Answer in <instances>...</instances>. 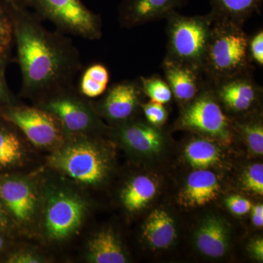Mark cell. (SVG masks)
<instances>
[{
	"instance_id": "6da1fadb",
	"label": "cell",
	"mask_w": 263,
	"mask_h": 263,
	"mask_svg": "<svg viewBox=\"0 0 263 263\" xmlns=\"http://www.w3.org/2000/svg\"><path fill=\"white\" fill-rule=\"evenodd\" d=\"M24 96L40 103L73 86L81 70L79 50L63 33L51 32L27 8L9 9Z\"/></svg>"
},
{
	"instance_id": "7a4b0ae2",
	"label": "cell",
	"mask_w": 263,
	"mask_h": 263,
	"mask_svg": "<svg viewBox=\"0 0 263 263\" xmlns=\"http://www.w3.org/2000/svg\"><path fill=\"white\" fill-rule=\"evenodd\" d=\"M249 41L243 25L214 18L201 66L208 85L250 72Z\"/></svg>"
},
{
	"instance_id": "3957f363",
	"label": "cell",
	"mask_w": 263,
	"mask_h": 263,
	"mask_svg": "<svg viewBox=\"0 0 263 263\" xmlns=\"http://www.w3.org/2000/svg\"><path fill=\"white\" fill-rule=\"evenodd\" d=\"M70 137L72 138L52 154L50 165L78 182L101 183L110 170V161L103 147L86 136Z\"/></svg>"
},
{
	"instance_id": "277c9868",
	"label": "cell",
	"mask_w": 263,
	"mask_h": 263,
	"mask_svg": "<svg viewBox=\"0 0 263 263\" xmlns=\"http://www.w3.org/2000/svg\"><path fill=\"white\" fill-rule=\"evenodd\" d=\"M167 19L168 41L165 60L201 71L214 17L211 13L186 16L175 11Z\"/></svg>"
},
{
	"instance_id": "5b68a950",
	"label": "cell",
	"mask_w": 263,
	"mask_h": 263,
	"mask_svg": "<svg viewBox=\"0 0 263 263\" xmlns=\"http://www.w3.org/2000/svg\"><path fill=\"white\" fill-rule=\"evenodd\" d=\"M26 6L41 20L49 21L59 32L95 41L102 37L100 15L82 0H24Z\"/></svg>"
},
{
	"instance_id": "8992f818",
	"label": "cell",
	"mask_w": 263,
	"mask_h": 263,
	"mask_svg": "<svg viewBox=\"0 0 263 263\" xmlns=\"http://www.w3.org/2000/svg\"><path fill=\"white\" fill-rule=\"evenodd\" d=\"M3 117L35 146H59L65 141V133L59 119L40 107L12 105L5 109Z\"/></svg>"
},
{
	"instance_id": "52a82bcc",
	"label": "cell",
	"mask_w": 263,
	"mask_h": 263,
	"mask_svg": "<svg viewBox=\"0 0 263 263\" xmlns=\"http://www.w3.org/2000/svg\"><path fill=\"white\" fill-rule=\"evenodd\" d=\"M79 95L72 86L52 95L38 106L59 119L66 136H86L100 127L92 107Z\"/></svg>"
},
{
	"instance_id": "ba28073f",
	"label": "cell",
	"mask_w": 263,
	"mask_h": 263,
	"mask_svg": "<svg viewBox=\"0 0 263 263\" xmlns=\"http://www.w3.org/2000/svg\"><path fill=\"white\" fill-rule=\"evenodd\" d=\"M184 129L199 132L222 141L231 139L229 119L223 112L212 89H202L187 104L179 119Z\"/></svg>"
},
{
	"instance_id": "9c48e42d",
	"label": "cell",
	"mask_w": 263,
	"mask_h": 263,
	"mask_svg": "<svg viewBox=\"0 0 263 263\" xmlns=\"http://www.w3.org/2000/svg\"><path fill=\"white\" fill-rule=\"evenodd\" d=\"M84 200L76 194L56 190L48 195L45 209V230L48 238L65 240L79 229L86 214Z\"/></svg>"
},
{
	"instance_id": "30bf717a",
	"label": "cell",
	"mask_w": 263,
	"mask_h": 263,
	"mask_svg": "<svg viewBox=\"0 0 263 263\" xmlns=\"http://www.w3.org/2000/svg\"><path fill=\"white\" fill-rule=\"evenodd\" d=\"M0 199L15 220L30 222L37 212V191L29 180L19 176H0Z\"/></svg>"
},
{
	"instance_id": "8fae6325",
	"label": "cell",
	"mask_w": 263,
	"mask_h": 263,
	"mask_svg": "<svg viewBox=\"0 0 263 263\" xmlns=\"http://www.w3.org/2000/svg\"><path fill=\"white\" fill-rule=\"evenodd\" d=\"M218 102L234 113H245L253 108L260 93V88L250 72L229 78L212 85Z\"/></svg>"
},
{
	"instance_id": "7c38bea8",
	"label": "cell",
	"mask_w": 263,
	"mask_h": 263,
	"mask_svg": "<svg viewBox=\"0 0 263 263\" xmlns=\"http://www.w3.org/2000/svg\"><path fill=\"white\" fill-rule=\"evenodd\" d=\"M185 0H123L119 8L122 27L133 28L161 18H167Z\"/></svg>"
},
{
	"instance_id": "4fadbf2b",
	"label": "cell",
	"mask_w": 263,
	"mask_h": 263,
	"mask_svg": "<svg viewBox=\"0 0 263 263\" xmlns=\"http://www.w3.org/2000/svg\"><path fill=\"white\" fill-rule=\"evenodd\" d=\"M139 82L124 81L110 86L100 105L105 117L116 122L127 120L136 112L141 101Z\"/></svg>"
},
{
	"instance_id": "5bb4252c",
	"label": "cell",
	"mask_w": 263,
	"mask_h": 263,
	"mask_svg": "<svg viewBox=\"0 0 263 263\" xmlns=\"http://www.w3.org/2000/svg\"><path fill=\"white\" fill-rule=\"evenodd\" d=\"M163 69L173 97L180 103L193 101L201 91L202 85H205L202 84L201 71L190 66L164 59Z\"/></svg>"
},
{
	"instance_id": "9a60e30c",
	"label": "cell",
	"mask_w": 263,
	"mask_h": 263,
	"mask_svg": "<svg viewBox=\"0 0 263 263\" xmlns=\"http://www.w3.org/2000/svg\"><path fill=\"white\" fill-rule=\"evenodd\" d=\"M159 127L141 122L124 123L118 136L127 147L143 154L157 153L163 146L164 137Z\"/></svg>"
},
{
	"instance_id": "2e32d148",
	"label": "cell",
	"mask_w": 263,
	"mask_h": 263,
	"mask_svg": "<svg viewBox=\"0 0 263 263\" xmlns=\"http://www.w3.org/2000/svg\"><path fill=\"white\" fill-rule=\"evenodd\" d=\"M219 189L214 173L206 169H197L188 176L181 200L188 206H201L215 200Z\"/></svg>"
},
{
	"instance_id": "e0dca14e",
	"label": "cell",
	"mask_w": 263,
	"mask_h": 263,
	"mask_svg": "<svg viewBox=\"0 0 263 263\" xmlns=\"http://www.w3.org/2000/svg\"><path fill=\"white\" fill-rule=\"evenodd\" d=\"M199 250L212 257H220L228 248V230L224 223L217 218H209L202 222L196 234Z\"/></svg>"
},
{
	"instance_id": "ac0fdd59",
	"label": "cell",
	"mask_w": 263,
	"mask_h": 263,
	"mask_svg": "<svg viewBox=\"0 0 263 263\" xmlns=\"http://www.w3.org/2000/svg\"><path fill=\"white\" fill-rule=\"evenodd\" d=\"M87 259L94 263L127 262V257L120 241L110 230L100 232L90 240Z\"/></svg>"
},
{
	"instance_id": "d6986e66",
	"label": "cell",
	"mask_w": 263,
	"mask_h": 263,
	"mask_svg": "<svg viewBox=\"0 0 263 263\" xmlns=\"http://www.w3.org/2000/svg\"><path fill=\"white\" fill-rule=\"evenodd\" d=\"M143 237L153 248H167L176 238L174 219L165 211H154L145 222Z\"/></svg>"
},
{
	"instance_id": "ffe728a7",
	"label": "cell",
	"mask_w": 263,
	"mask_h": 263,
	"mask_svg": "<svg viewBox=\"0 0 263 263\" xmlns=\"http://www.w3.org/2000/svg\"><path fill=\"white\" fill-rule=\"evenodd\" d=\"M262 0H212L211 13L214 18L243 25L255 12L259 11Z\"/></svg>"
},
{
	"instance_id": "44dd1931",
	"label": "cell",
	"mask_w": 263,
	"mask_h": 263,
	"mask_svg": "<svg viewBox=\"0 0 263 263\" xmlns=\"http://www.w3.org/2000/svg\"><path fill=\"white\" fill-rule=\"evenodd\" d=\"M157 185L153 180L146 176L135 178L124 189L122 200L129 212H137L146 206L155 197Z\"/></svg>"
},
{
	"instance_id": "7402d4cb",
	"label": "cell",
	"mask_w": 263,
	"mask_h": 263,
	"mask_svg": "<svg viewBox=\"0 0 263 263\" xmlns=\"http://www.w3.org/2000/svg\"><path fill=\"white\" fill-rule=\"evenodd\" d=\"M185 158L196 169H207L220 160V154L215 144L205 139L190 142L185 149Z\"/></svg>"
},
{
	"instance_id": "603a6c76",
	"label": "cell",
	"mask_w": 263,
	"mask_h": 263,
	"mask_svg": "<svg viewBox=\"0 0 263 263\" xmlns=\"http://www.w3.org/2000/svg\"><path fill=\"white\" fill-rule=\"evenodd\" d=\"M109 80V72L105 65L102 64L90 65L81 76L79 92L86 98H97L106 91Z\"/></svg>"
},
{
	"instance_id": "cb8c5ba5",
	"label": "cell",
	"mask_w": 263,
	"mask_h": 263,
	"mask_svg": "<svg viewBox=\"0 0 263 263\" xmlns=\"http://www.w3.org/2000/svg\"><path fill=\"white\" fill-rule=\"evenodd\" d=\"M23 144L14 131L0 126V167L20 163L24 156Z\"/></svg>"
},
{
	"instance_id": "d4e9b609",
	"label": "cell",
	"mask_w": 263,
	"mask_h": 263,
	"mask_svg": "<svg viewBox=\"0 0 263 263\" xmlns=\"http://www.w3.org/2000/svg\"><path fill=\"white\" fill-rule=\"evenodd\" d=\"M138 82L142 91L150 98L151 101L163 105L171 102L173 97L171 88L167 81L159 76L141 77Z\"/></svg>"
},
{
	"instance_id": "484cf974",
	"label": "cell",
	"mask_w": 263,
	"mask_h": 263,
	"mask_svg": "<svg viewBox=\"0 0 263 263\" xmlns=\"http://www.w3.org/2000/svg\"><path fill=\"white\" fill-rule=\"evenodd\" d=\"M13 46V20L9 9L0 2V57H9Z\"/></svg>"
},
{
	"instance_id": "4316f807",
	"label": "cell",
	"mask_w": 263,
	"mask_h": 263,
	"mask_svg": "<svg viewBox=\"0 0 263 263\" xmlns=\"http://www.w3.org/2000/svg\"><path fill=\"white\" fill-rule=\"evenodd\" d=\"M240 131L243 133L246 141L254 154L262 155L263 154V127L259 122H247L238 124Z\"/></svg>"
},
{
	"instance_id": "83f0119b",
	"label": "cell",
	"mask_w": 263,
	"mask_h": 263,
	"mask_svg": "<svg viewBox=\"0 0 263 263\" xmlns=\"http://www.w3.org/2000/svg\"><path fill=\"white\" fill-rule=\"evenodd\" d=\"M243 185L249 191L257 195H263V165L254 164L246 171L243 179Z\"/></svg>"
},
{
	"instance_id": "f1b7e54d",
	"label": "cell",
	"mask_w": 263,
	"mask_h": 263,
	"mask_svg": "<svg viewBox=\"0 0 263 263\" xmlns=\"http://www.w3.org/2000/svg\"><path fill=\"white\" fill-rule=\"evenodd\" d=\"M148 124L160 127L167 119L168 113L163 104L150 101L141 105Z\"/></svg>"
},
{
	"instance_id": "f546056e",
	"label": "cell",
	"mask_w": 263,
	"mask_h": 263,
	"mask_svg": "<svg viewBox=\"0 0 263 263\" xmlns=\"http://www.w3.org/2000/svg\"><path fill=\"white\" fill-rule=\"evenodd\" d=\"M249 53L251 60L259 66L263 65V32L259 30L252 37H249Z\"/></svg>"
},
{
	"instance_id": "4dcf8cb0",
	"label": "cell",
	"mask_w": 263,
	"mask_h": 263,
	"mask_svg": "<svg viewBox=\"0 0 263 263\" xmlns=\"http://www.w3.org/2000/svg\"><path fill=\"white\" fill-rule=\"evenodd\" d=\"M227 206L233 214L237 215H245L251 210L252 205L251 202L239 195H232L226 200Z\"/></svg>"
},
{
	"instance_id": "1f68e13d",
	"label": "cell",
	"mask_w": 263,
	"mask_h": 263,
	"mask_svg": "<svg viewBox=\"0 0 263 263\" xmlns=\"http://www.w3.org/2000/svg\"><path fill=\"white\" fill-rule=\"evenodd\" d=\"M9 60V57H0V103L9 102L10 95L6 79L5 68Z\"/></svg>"
},
{
	"instance_id": "d6a6232c",
	"label": "cell",
	"mask_w": 263,
	"mask_h": 263,
	"mask_svg": "<svg viewBox=\"0 0 263 263\" xmlns=\"http://www.w3.org/2000/svg\"><path fill=\"white\" fill-rule=\"evenodd\" d=\"M43 259L37 254L29 252H22L13 254L8 259V262L12 263H39Z\"/></svg>"
},
{
	"instance_id": "836d02e7",
	"label": "cell",
	"mask_w": 263,
	"mask_h": 263,
	"mask_svg": "<svg viewBox=\"0 0 263 263\" xmlns=\"http://www.w3.org/2000/svg\"><path fill=\"white\" fill-rule=\"evenodd\" d=\"M252 219L254 226L262 227L263 226V206L262 204L252 207Z\"/></svg>"
},
{
	"instance_id": "e575fe53",
	"label": "cell",
	"mask_w": 263,
	"mask_h": 263,
	"mask_svg": "<svg viewBox=\"0 0 263 263\" xmlns=\"http://www.w3.org/2000/svg\"><path fill=\"white\" fill-rule=\"evenodd\" d=\"M249 251L253 254L256 259L259 261L263 259V240L262 239H257L251 243L249 247Z\"/></svg>"
},
{
	"instance_id": "d590c367",
	"label": "cell",
	"mask_w": 263,
	"mask_h": 263,
	"mask_svg": "<svg viewBox=\"0 0 263 263\" xmlns=\"http://www.w3.org/2000/svg\"><path fill=\"white\" fill-rule=\"evenodd\" d=\"M9 226V219L7 214L6 209L0 199V230H5Z\"/></svg>"
},
{
	"instance_id": "8d00e7d4",
	"label": "cell",
	"mask_w": 263,
	"mask_h": 263,
	"mask_svg": "<svg viewBox=\"0 0 263 263\" xmlns=\"http://www.w3.org/2000/svg\"><path fill=\"white\" fill-rule=\"evenodd\" d=\"M8 9H13L17 8H27L24 0H0Z\"/></svg>"
},
{
	"instance_id": "74e56055",
	"label": "cell",
	"mask_w": 263,
	"mask_h": 263,
	"mask_svg": "<svg viewBox=\"0 0 263 263\" xmlns=\"http://www.w3.org/2000/svg\"><path fill=\"white\" fill-rule=\"evenodd\" d=\"M3 245H4V240H3V238L0 236V250L3 249Z\"/></svg>"
}]
</instances>
